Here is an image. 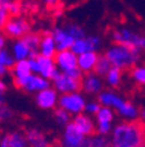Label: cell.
I'll return each mask as SVG.
<instances>
[{
    "label": "cell",
    "mask_w": 145,
    "mask_h": 147,
    "mask_svg": "<svg viewBox=\"0 0 145 147\" xmlns=\"http://www.w3.org/2000/svg\"><path fill=\"white\" fill-rule=\"evenodd\" d=\"M104 56L110 62L112 67L118 68L121 70H128L137 65L139 62L140 50L114 43L106 51Z\"/></svg>",
    "instance_id": "3"
},
{
    "label": "cell",
    "mask_w": 145,
    "mask_h": 147,
    "mask_svg": "<svg viewBox=\"0 0 145 147\" xmlns=\"http://www.w3.org/2000/svg\"><path fill=\"white\" fill-rule=\"evenodd\" d=\"M58 97L59 95L57 91L53 88L49 86L35 94V103L42 110H53L57 106Z\"/></svg>",
    "instance_id": "12"
},
{
    "label": "cell",
    "mask_w": 145,
    "mask_h": 147,
    "mask_svg": "<svg viewBox=\"0 0 145 147\" xmlns=\"http://www.w3.org/2000/svg\"><path fill=\"white\" fill-rule=\"evenodd\" d=\"M77 147H110V144H109V139L107 137L93 134L86 137L82 140V142Z\"/></svg>",
    "instance_id": "24"
},
{
    "label": "cell",
    "mask_w": 145,
    "mask_h": 147,
    "mask_svg": "<svg viewBox=\"0 0 145 147\" xmlns=\"http://www.w3.org/2000/svg\"><path fill=\"white\" fill-rule=\"evenodd\" d=\"M58 147H64V146H58Z\"/></svg>",
    "instance_id": "38"
},
{
    "label": "cell",
    "mask_w": 145,
    "mask_h": 147,
    "mask_svg": "<svg viewBox=\"0 0 145 147\" xmlns=\"http://www.w3.org/2000/svg\"><path fill=\"white\" fill-rule=\"evenodd\" d=\"M51 82L53 84V89L61 95L80 91V80L73 78L63 72H59Z\"/></svg>",
    "instance_id": "9"
},
{
    "label": "cell",
    "mask_w": 145,
    "mask_h": 147,
    "mask_svg": "<svg viewBox=\"0 0 145 147\" xmlns=\"http://www.w3.org/2000/svg\"><path fill=\"white\" fill-rule=\"evenodd\" d=\"M53 118H55V121H56L59 126H62V127L66 126V125L71 121V116H70L66 111H64V110H62V109H59V107L55 110Z\"/></svg>",
    "instance_id": "29"
},
{
    "label": "cell",
    "mask_w": 145,
    "mask_h": 147,
    "mask_svg": "<svg viewBox=\"0 0 145 147\" xmlns=\"http://www.w3.org/2000/svg\"><path fill=\"white\" fill-rule=\"evenodd\" d=\"M7 72H8V69H7L6 67H4L1 63H0V78H3L4 76H6Z\"/></svg>",
    "instance_id": "34"
},
{
    "label": "cell",
    "mask_w": 145,
    "mask_h": 147,
    "mask_svg": "<svg viewBox=\"0 0 145 147\" xmlns=\"http://www.w3.org/2000/svg\"><path fill=\"white\" fill-rule=\"evenodd\" d=\"M53 62L56 64V68L59 72L66 74L71 70H73L77 67V55L73 54L70 49L57 51L53 56Z\"/></svg>",
    "instance_id": "10"
},
{
    "label": "cell",
    "mask_w": 145,
    "mask_h": 147,
    "mask_svg": "<svg viewBox=\"0 0 145 147\" xmlns=\"http://www.w3.org/2000/svg\"><path fill=\"white\" fill-rule=\"evenodd\" d=\"M0 147H28V144L23 132L9 131L0 137Z\"/></svg>",
    "instance_id": "18"
},
{
    "label": "cell",
    "mask_w": 145,
    "mask_h": 147,
    "mask_svg": "<svg viewBox=\"0 0 145 147\" xmlns=\"http://www.w3.org/2000/svg\"><path fill=\"white\" fill-rule=\"evenodd\" d=\"M56 53H57V49H56V45H55V41H53V38H52V34L47 33V32L43 33L41 35V41H40V46H39V55L53 59Z\"/></svg>",
    "instance_id": "20"
},
{
    "label": "cell",
    "mask_w": 145,
    "mask_h": 147,
    "mask_svg": "<svg viewBox=\"0 0 145 147\" xmlns=\"http://www.w3.org/2000/svg\"><path fill=\"white\" fill-rule=\"evenodd\" d=\"M13 57L16 61H22V60H29L30 57H33V54L30 51V49L28 48V46L25 43V41L22 39H19L13 46Z\"/></svg>",
    "instance_id": "23"
},
{
    "label": "cell",
    "mask_w": 145,
    "mask_h": 147,
    "mask_svg": "<svg viewBox=\"0 0 145 147\" xmlns=\"http://www.w3.org/2000/svg\"><path fill=\"white\" fill-rule=\"evenodd\" d=\"M1 30L5 36L11 39H22L30 30V25L26 19L22 18H8V20L1 27Z\"/></svg>",
    "instance_id": "6"
},
{
    "label": "cell",
    "mask_w": 145,
    "mask_h": 147,
    "mask_svg": "<svg viewBox=\"0 0 145 147\" xmlns=\"http://www.w3.org/2000/svg\"><path fill=\"white\" fill-rule=\"evenodd\" d=\"M0 63L9 70V69L13 68V65L15 63V60H14L12 54H9L7 50L3 49L1 51H0Z\"/></svg>",
    "instance_id": "30"
},
{
    "label": "cell",
    "mask_w": 145,
    "mask_h": 147,
    "mask_svg": "<svg viewBox=\"0 0 145 147\" xmlns=\"http://www.w3.org/2000/svg\"><path fill=\"white\" fill-rule=\"evenodd\" d=\"M49 86H50V81L36 75V74H30L28 77H26L23 81H21L16 85V88L22 89L23 91L29 94H37L39 91H42Z\"/></svg>",
    "instance_id": "11"
},
{
    "label": "cell",
    "mask_w": 145,
    "mask_h": 147,
    "mask_svg": "<svg viewBox=\"0 0 145 147\" xmlns=\"http://www.w3.org/2000/svg\"><path fill=\"white\" fill-rule=\"evenodd\" d=\"M86 104L85 96L78 92L64 94L58 97V107L66 111L70 116H77L84 112V107Z\"/></svg>",
    "instance_id": "5"
},
{
    "label": "cell",
    "mask_w": 145,
    "mask_h": 147,
    "mask_svg": "<svg viewBox=\"0 0 145 147\" xmlns=\"http://www.w3.org/2000/svg\"><path fill=\"white\" fill-rule=\"evenodd\" d=\"M0 103H5V97H4V92H0Z\"/></svg>",
    "instance_id": "37"
},
{
    "label": "cell",
    "mask_w": 145,
    "mask_h": 147,
    "mask_svg": "<svg viewBox=\"0 0 145 147\" xmlns=\"http://www.w3.org/2000/svg\"><path fill=\"white\" fill-rule=\"evenodd\" d=\"M6 91V83L0 78V92H5Z\"/></svg>",
    "instance_id": "36"
},
{
    "label": "cell",
    "mask_w": 145,
    "mask_h": 147,
    "mask_svg": "<svg viewBox=\"0 0 145 147\" xmlns=\"http://www.w3.org/2000/svg\"><path fill=\"white\" fill-rule=\"evenodd\" d=\"M100 107H101V105L99 104V102H94V100L86 102L85 107H84V113H86L88 116H95L100 110Z\"/></svg>",
    "instance_id": "33"
},
{
    "label": "cell",
    "mask_w": 145,
    "mask_h": 147,
    "mask_svg": "<svg viewBox=\"0 0 145 147\" xmlns=\"http://www.w3.org/2000/svg\"><path fill=\"white\" fill-rule=\"evenodd\" d=\"M80 90L87 95H99L103 90L102 77L98 76L95 72L84 74L80 80Z\"/></svg>",
    "instance_id": "13"
},
{
    "label": "cell",
    "mask_w": 145,
    "mask_h": 147,
    "mask_svg": "<svg viewBox=\"0 0 145 147\" xmlns=\"http://www.w3.org/2000/svg\"><path fill=\"white\" fill-rule=\"evenodd\" d=\"M73 125L77 127V130L86 138L89 136L95 134V121L93 120L92 116H88L86 113H80L74 116L73 120H71Z\"/></svg>",
    "instance_id": "17"
},
{
    "label": "cell",
    "mask_w": 145,
    "mask_h": 147,
    "mask_svg": "<svg viewBox=\"0 0 145 147\" xmlns=\"http://www.w3.org/2000/svg\"><path fill=\"white\" fill-rule=\"evenodd\" d=\"M106 83L108 86L110 88H118L121 84H122V80H123V70L118 69V68H115V67H112L106 74Z\"/></svg>",
    "instance_id": "25"
},
{
    "label": "cell",
    "mask_w": 145,
    "mask_h": 147,
    "mask_svg": "<svg viewBox=\"0 0 145 147\" xmlns=\"http://www.w3.org/2000/svg\"><path fill=\"white\" fill-rule=\"evenodd\" d=\"M31 72L29 60H22V61H16L12 68V77L15 86L19 84L21 81H23L26 77H28Z\"/></svg>",
    "instance_id": "22"
},
{
    "label": "cell",
    "mask_w": 145,
    "mask_h": 147,
    "mask_svg": "<svg viewBox=\"0 0 145 147\" xmlns=\"http://www.w3.org/2000/svg\"><path fill=\"white\" fill-rule=\"evenodd\" d=\"M99 55L96 51H88L77 56V67L82 74L93 72Z\"/></svg>",
    "instance_id": "19"
},
{
    "label": "cell",
    "mask_w": 145,
    "mask_h": 147,
    "mask_svg": "<svg viewBox=\"0 0 145 147\" xmlns=\"http://www.w3.org/2000/svg\"><path fill=\"white\" fill-rule=\"evenodd\" d=\"M51 34H52L53 41H55L57 51L70 49L71 46L74 42V39L72 38V36H70L66 33V30L63 29V28H55Z\"/></svg>",
    "instance_id": "21"
},
{
    "label": "cell",
    "mask_w": 145,
    "mask_h": 147,
    "mask_svg": "<svg viewBox=\"0 0 145 147\" xmlns=\"http://www.w3.org/2000/svg\"><path fill=\"white\" fill-rule=\"evenodd\" d=\"M5 47V38H4V35L0 33V51H1Z\"/></svg>",
    "instance_id": "35"
},
{
    "label": "cell",
    "mask_w": 145,
    "mask_h": 147,
    "mask_svg": "<svg viewBox=\"0 0 145 147\" xmlns=\"http://www.w3.org/2000/svg\"><path fill=\"white\" fill-rule=\"evenodd\" d=\"M23 133L28 147H51V141L49 137L37 127H29Z\"/></svg>",
    "instance_id": "15"
},
{
    "label": "cell",
    "mask_w": 145,
    "mask_h": 147,
    "mask_svg": "<svg viewBox=\"0 0 145 147\" xmlns=\"http://www.w3.org/2000/svg\"><path fill=\"white\" fill-rule=\"evenodd\" d=\"M100 47V39L96 36H88V38H81L73 42L70 50L76 54L77 56L88 51H96Z\"/></svg>",
    "instance_id": "16"
},
{
    "label": "cell",
    "mask_w": 145,
    "mask_h": 147,
    "mask_svg": "<svg viewBox=\"0 0 145 147\" xmlns=\"http://www.w3.org/2000/svg\"><path fill=\"white\" fill-rule=\"evenodd\" d=\"M115 119L114 110L107 106H101L95 115V132L99 136L107 137L113 130V123Z\"/></svg>",
    "instance_id": "8"
},
{
    "label": "cell",
    "mask_w": 145,
    "mask_h": 147,
    "mask_svg": "<svg viewBox=\"0 0 145 147\" xmlns=\"http://www.w3.org/2000/svg\"><path fill=\"white\" fill-rule=\"evenodd\" d=\"M113 39H114V43L116 45H121V46H125L129 48H134L137 50H142L145 46V40L144 36L136 34L129 29H118L115 30L113 34Z\"/></svg>",
    "instance_id": "7"
},
{
    "label": "cell",
    "mask_w": 145,
    "mask_h": 147,
    "mask_svg": "<svg viewBox=\"0 0 145 147\" xmlns=\"http://www.w3.org/2000/svg\"><path fill=\"white\" fill-rule=\"evenodd\" d=\"M22 40L25 41V43L28 46V48L30 49L33 57L36 56L39 54V46H40V41H41V34L40 33H28L26 34Z\"/></svg>",
    "instance_id": "26"
},
{
    "label": "cell",
    "mask_w": 145,
    "mask_h": 147,
    "mask_svg": "<svg viewBox=\"0 0 145 147\" xmlns=\"http://www.w3.org/2000/svg\"><path fill=\"white\" fill-rule=\"evenodd\" d=\"M110 68H112L110 62L108 61V59L103 55V56H99L98 57V61L95 63V67H94L93 72H95L96 75L100 76V77H104L106 74L109 71Z\"/></svg>",
    "instance_id": "27"
},
{
    "label": "cell",
    "mask_w": 145,
    "mask_h": 147,
    "mask_svg": "<svg viewBox=\"0 0 145 147\" xmlns=\"http://www.w3.org/2000/svg\"><path fill=\"white\" fill-rule=\"evenodd\" d=\"M85 137L77 130V127L73 125V123L70 121L66 126H64V130L61 138V146L64 147H77L79 146Z\"/></svg>",
    "instance_id": "14"
},
{
    "label": "cell",
    "mask_w": 145,
    "mask_h": 147,
    "mask_svg": "<svg viewBox=\"0 0 145 147\" xmlns=\"http://www.w3.org/2000/svg\"><path fill=\"white\" fill-rule=\"evenodd\" d=\"M98 102L101 106H107L114 110L124 120L134 121L139 118L140 110L130 100L120 96L113 90H102L98 95Z\"/></svg>",
    "instance_id": "2"
},
{
    "label": "cell",
    "mask_w": 145,
    "mask_h": 147,
    "mask_svg": "<svg viewBox=\"0 0 145 147\" xmlns=\"http://www.w3.org/2000/svg\"><path fill=\"white\" fill-rule=\"evenodd\" d=\"M108 139L110 147H144V125L137 120H123L113 126L110 138Z\"/></svg>",
    "instance_id": "1"
},
{
    "label": "cell",
    "mask_w": 145,
    "mask_h": 147,
    "mask_svg": "<svg viewBox=\"0 0 145 147\" xmlns=\"http://www.w3.org/2000/svg\"><path fill=\"white\" fill-rule=\"evenodd\" d=\"M12 118H13V111L5 103H0V123L9 121Z\"/></svg>",
    "instance_id": "32"
},
{
    "label": "cell",
    "mask_w": 145,
    "mask_h": 147,
    "mask_svg": "<svg viewBox=\"0 0 145 147\" xmlns=\"http://www.w3.org/2000/svg\"><path fill=\"white\" fill-rule=\"evenodd\" d=\"M29 64L33 74H36L49 81H52L59 74L53 59L51 57H45L37 54L36 56L29 59Z\"/></svg>",
    "instance_id": "4"
},
{
    "label": "cell",
    "mask_w": 145,
    "mask_h": 147,
    "mask_svg": "<svg viewBox=\"0 0 145 147\" xmlns=\"http://www.w3.org/2000/svg\"><path fill=\"white\" fill-rule=\"evenodd\" d=\"M64 29L66 30V33H67L70 36H72V38L74 39V41L78 40V39L85 38V32H84V29L80 28V27L77 26V25H69V26H67L66 28H64Z\"/></svg>",
    "instance_id": "31"
},
{
    "label": "cell",
    "mask_w": 145,
    "mask_h": 147,
    "mask_svg": "<svg viewBox=\"0 0 145 147\" xmlns=\"http://www.w3.org/2000/svg\"><path fill=\"white\" fill-rule=\"evenodd\" d=\"M131 78L138 85L145 84V68L143 65H135L130 69Z\"/></svg>",
    "instance_id": "28"
}]
</instances>
